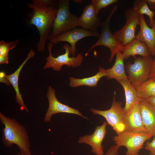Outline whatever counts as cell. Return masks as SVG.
Returning a JSON list of instances; mask_svg holds the SVG:
<instances>
[{"mask_svg": "<svg viewBox=\"0 0 155 155\" xmlns=\"http://www.w3.org/2000/svg\"><path fill=\"white\" fill-rule=\"evenodd\" d=\"M26 5L32 9L31 13L28 15L26 23L33 25L37 29L39 39L37 44L39 52L44 51L46 44L51 34L53 22L55 18L57 4L46 6L33 3H26Z\"/></svg>", "mask_w": 155, "mask_h": 155, "instance_id": "obj_1", "label": "cell"}, {"mask_svg": "<svg viewBox=\"0 0 155 155\" xmlns=\"http://www.w3.org/2000/svg\"><path fill=\"white\" fill-rule=\"evenodd\" d=\"M0 121L4 125L1 140L6 147L17 145L24 155H32L28 133L25 127L15 119L0 113Z\"/></svg>", "mask_w": 155, "mask_h": 155, "instance_id": "obj_2", "label": "cell"}, {"mask_svg": "<svg viewBox=\"0 0 155 155\" xmlns=\"http://www.w3.org/2000/svg\"><path fill=\"white\" fill-rule=\"evenodd\" d=\"M69 0H59L57 13L48 40L79 26L78 17L69 10Z\"/></svg>", "mask_w": 155, "mask_h": 155, "instance_id": "obj_3", "label": "cell"}, {"mask_svg": "<svg viewBox=\"0 0 155 155\" xmlns=\"http://www.w3.org/2000/svg\"><path fill=\"white\" fill-rule=\"evenodd\" d=\"M154 60L150 56L135 58L134 63L128 62L125 65L128 79L135 87L137 86L149 78Z\"/></svg>", "mask_w": 155, "mask_h": 155, "instance_id": "obj_4", "label": "cell"}, {"mask_svg": "<svg viewBox=\"0 0 155 155\" xmlns=\"http://www.w3.org/2000/svg\"><path fill=\"white\" fill-rule=\"evenodd\" d=\"M153 135L148 133L131 132L125 131L114 136L115 143L120 147H125L126 155H140L139 152L144 143Z\"/></svg>", "mask_w": 155, "mask_h": 155, "instance_id": "obj_5", "label": "cell"}, {"mask_svg": "<svg viewBox=\"0 0 155 155\" xmlns=\"http://www.w3.org/2000/svg\"><path fill=\"white\" fill-rule=\"evenodd\" d=\"M118 8L115 5L106 20L101 23V32L98 41L86 53V56L93 48L97 46H103L108 48L111 52L109 61L111 62L115 56L120 51L123 46L113 34L110 28L111 19Z\"/></svg>", "mask_w": 155, "mask_h": 155, "instance_id": "obj_6", "label": "cell"}, {"mask_svg": "<svg viewBox=\"0 0 155 155\" xmlns=\"http://www.w3.org/2000/svg\"><path fill=\"white\" fill-rule=\"evenodd\" d=\"M122 102L113 98L112 105L108 109L102 111L93 108L90 111L94 115H98L104 117L108 124L111 126L119 135L125 131L124 119L125 114L122 107Z\"/></svg>", "mask_w": 155, "mask_h": 155, "instance_id": "obj_7", "label": "cell"}, {"mask_svg": "<svg viewBox=\"0 0 155 155\" xmlns=\"http://www.w3.org/2000/svg\"><path fill=\"white\" fill-rule=\"evenodd\" d=\"M54 44L51 43H48V49L49 55L46 58V61L43 68H52L55 71H60L64 65L76 67L80 66L82 64L83 57L81 54H79L76 57H69L71 52L70 46L67 44H65L63 46V49L65 51L64 54L58 55L56 57H53L52 54V50Z\"/></svg>", "mask_w": 155, "mask_h": 155, "instance_id": "obj_8", "label": "cell"}, {"mask_svg": "<svg viewBox=\"0 0 155 155\" xmlns=\"http://www.w3.org/2000/svg\"><path fill=\"white\" fill-rule=\"evenodd\" d=\"M126 23L120 30L114 32L113 35L123 46L135 38L137 26L140 25V16L133 8L126 9L124 12Z\"/></svg>", "mask_w": 155, "mask_h": 155, "instance_id": "obj_9", "label": "cell"}, {"mask_svg": "<svg viewBox=\"0 0 155 155\" xmlns=\"http://www.w3.org/2000/svg\"><path fill=\"white\" fill-rule=\"evenodd\" d=\"M46 97L48 100L49 105L48 110L44 115V122H49L53 115L59 113L75 114L88 119L87 117L83 115L79 110L60 102L56 97L55 89L50 86H49Z\"/></svg>", "mask_w": 155, "mask_h": 155, "instance_id": "obj_10", "label": "cell"}, {"mask_svg": "<svg viewBox=\"0 0 155 155\" xmlns=\"http://www.w3.org/2000/svg\"><path fill=\"white\" fill-rule=\"evenodd\" d=\"M100 36L98 32H92L82 28H76L53 38L49 41L54 44L61 42L69 43L71 45L70 53L74 57L76 51L75 45L78 41L88 36L99 37Z\"/></svg>", "mask_w": 155, "mask_h": 155, "instance_id": "obj_11", "label": "cell"}, {"mask_svg": "<svg viewBox=\"0 0 155 155\" xmlns=\"http://www.w3.org/2000/svg\"><path fill=\"white\" fill-rule=\"evenodd\" d=\"M107 125L106 121H104L101 125L96 127L92 134L80 137L78 142L90 146L92 148L91 152L96 155H104V147L102 143L107 133L106 128Z\"/></svg>", "mask_w": 155, "mask_h": 155, "instance_id": "obj_12", "label": "cell"}, {"mask_svg": "<svg viewBox=\"0 0 155 155\" xmlns=\"http://www.w3.org/2000/svg\"><path fill=\"white\" fill-rule=\"evenodd\" d=\"M124 124L125 131L139 133H147L142 122L139 103L125 114Z\"/></svg>", "mask_w": 155, "mask_h": 155, "instance_id": "obj_13", "label": "cell"}, {"mask_svg": "<svg viewBox=\"0 0 155 155\" xmlns=\"http://www.w3.org/2000/svg\"><path fill=\"white\" fill-rule=\"evenodd\" d=\"M78 21L79 26L82 28L94 32H98L102 23L91 3L85 7L82 14L78 17Z\"/></svg>", "mask_w": 155, "mask_h": 155, "instance_id": "obj_14", "label": "cell"}, {"mask_svg": "<svg viewBox=\"0 0 155 155\" xmlns=\"http://www.w3.org/2000/svg\"><path fill=\"white\" fill-rule=\"evenodd\" d=\"M144 125L148 133L155 136V107L145 99L139 103Z\"/></svg>", "mask_w": 155, "mask_h": 155, "instance_id": "obj_15", "label": "cell"}, {"mask_svg": "<svg viewBox=\"0 0 155 155\" xmlns=\"http://www.w3.org/2000/svg\"><path fill=\"white\" fill-rule=\"evenodd\" d=\"M140 30L136 38L145 43L151 54L154 56L155 52V28H150L147 24L143 15L140 16Z\"/></svg>", "mask_w": 155, "mask_h": 155, "instance_id": "obj_16", "label": "cell"}, {"mask_svg": "<svg viewBox=\"0 0 155 155\" xmlns=\"http://www.w3.org/2000/svg\"><path fill=\"white\" fill-rule=\"evenodd\" d=\"M35 54V53L32 49H31L28 55L20 65L18 69L12 73L7 75L6 74V77L8 81L11 84L16 94V101L20 106L21 110L24 109L26 112H29V110L26 106L20 93L18 86V78L21 71L23 67L30 59L33 58Z\"/></svg>", "mask_w": 155, "mask_h": 155, "instance_id": "obj_17", "label": "cell"}, {"mask_svg": "<svg viewBox=\"0 0 155 155\" xmlns=\"http://www.w3.org/2000/svg\"><path fill=\"white\" fill-rule=\"evenodd\" d=\"M120 51L124 59H127L130 56L135 58V56L138 55L145 57L151 54L146 44L136 38L123 46Z\"/></svg>", "mask_w": 155, "mask_h": 155, "instance_id": "obj_18", "label": "cell"}, {"mask_svg": "<svg viewBox=\"0 0 155 155\" xmlns=\"http://www.w3.org/2000/svg\"><path fill=\"white\" fill-rule=\"evenodd\" d=\"M118 82L122 85L124 90L125 104L123 109L126 114L135 105L139 104L142 99L138 96L135 88L128 78Z\"/></svg>", "mask_w": 155, "mask_h": 155, "instance_id": "obj_19", "label": "cell"}, {"mask_svg": "<svg viewBox=\"0 0 155 155\" xmlns=\"http://www.w3.org/2000/svg\"><path fill=\"white\" fill-rule=\"evenodd\" d=\"M116 59L113 66L106 69L107 78L115 79L117 82L128 78L125 69L124 59L121 51L116 54Z\"/></svg>", "mask_w": 155, "mask_h": 155, "instance_id": "obj_20", "label": "cell"}, {"mask_svg": "<svg viewBox=\"0 0 155 155\" xmlns=\"http://www.w3.org/2000/svg\"><path fill=\"white\" fill-rule=\"evenodd\" d=\"M106 76V69L99 66L98 72L93 76L81 79L70 77L69 86L72 88L82 86L91 87L96 86L102 77Z\"/></svg>", "mask_w": 155, "mask_h": 155, "instance_id": "obj_21", "label": "cell"}, {"mask_svg": "<svg viewBox=\"0 0 155 155\" xmlns=\"http://www.w3.org/2000/svg\"><path fill=\"white\" fill-rule=\"evenodd\" d=\"M135 87L138 96L142 99L146 100L155 96V76L149 78L140 85Z\"/></svg>", "mask_w": 155, "mask_h": 155, "instance_id": "obj_22", "label": "cell"}, {"mask_svg": "<svg viewBox=\"0 0 155 155\" xmlns=\"http://www.w3.org/2000/svg\"><path fill=\"white\" fill-rule=\"evenodd\" d=\"M133 9L140 16L146 14L150 20V24L152 28H155V20L154 17L155 12L152 11L146 0H136L133 4Z\"/></svg>", "mask_w": 155, "mask_h": 155, "instance_id": "obj_23", "label": "cell"}, {"mask_svg": "<svg viewBox=\"0 0 155 155\" xmlns=\"http://www.w3.org/2000/svg\"><path fill=\"white\" fill-rule=\"evenodd\" d=\"M20 40L7 42L3 40L0 41V64H8L9 51L16 47Z\"/></svg>", "mask_w": 155, "mask_h": 155, "instance_id": "obj_24", "label": "cell"}, {"mask_svg": "<svg viewBox=\"0 0 155 155\" xmlns=\"http://www.w3.org/2000/svg\"><path fill=\"white\" fill-rule=\"evenodd\" d=\"M91 4L98 16L100 10L111 4L117 2V0H92Z\"/></svg>", "mask_w": 155, "mask_h": 155, "instance_id": "obj_25", "label": "cell"}, {"mask_svg": "<svg viewBox=\"0 0 155 155\" xmlns=\"http://www.w3.org/2000/svg\"><path fill=\"white\" fill-rule=\"evenodd\" d=\"M145 149L150 152L149 155H155V136L151 142H147Z\"/></svg>", "mask_w": 155, "mask_h": 155, "instance_id": "obj_26", "label": "cell"}, {"mask_svg": "<svg viewBox=\"0 0 155 155\" xmlns=\"http://www.w3.org/2000/svg\"><path fill=\"white\" fill-rule=\"evenodd\" d=\"M120 147L116 144L111 146L105 155H118V150Z\"/></svg>", "mask_w": 155, "mask_h": 155, "instance_id": "obj_27", "label": "cell"}, {"mask_svg": "<svg viewBox=\"0 0 155 155\" xmlns=\"http://www.w3.org/2000/svg\"><path fill=\"white\" fill-rule=\"evenodd\" d=\"M0 81L1 82L5 83L7 86L11 84L7 79L6 74L3 71H1L0 73Z\"/></svg>", "mask_w": 155, "mask_h": 155, "instance_id": "obj_28", "label": "cell"}, {"mask_svg": "<svg viewBox=\"0 0 155 155\" xmlns=\"http://www.w3.org/2000/svg\"><path fill=\"white\" fill-rule=\"evenodd\" d=\"M154 56H155L154 59V60L151 69L150 75L149 78H152L155 76V52Z\"/></svg>", "mask_w": 155, "mask_h": 155, "instance_id": "obj_29", "label": "cell"}, {"mask_svg": "<svg viewBox=\"0 0 155 155\" xmlns=\"http://www.w3.org/2000/svg\"><path fill=\"white\" fill-rule=\"evenodd\" d=\"M149 4V7L150 9H155V0H146Z\"/></svg>", "mask_w": 155, "mask_h": 155, "instance_id": "obj_30", "label": "cell"}, {"mask_svg": "<svg viewBox=\"0 0 155 155\" xmlns=\"http://www.w3.org/2000/svg\"><path fill=\"white\" fill-rule=\"evenodd\" d=\"M146 100L155 107V96L150 97Z\"/></svg>", "mask_w": 155, "mask_h": 155, "instance_id": "obj_31", "label": "cell"}, {"mask_svg": "<svg viewBox=\"0 0 155 155\" xmlns=\"http://www.w3.org/2000/svg\"><path fill=\"white\" fill-rule=\"evenodd\" d=\"M73 1L76 3L81 4L83 1L82 0H73Z\"/></svg>", "mask_w": 155, "mask_h": 155, "instance_id": "obj_32", "label": "cell"}, {"mask_svg": "<svg viewBox=\"0 0 155 155\" xmlns=\"http://www.w3.org/2000/svg\"><path fill=\"white\" fill-rule=\"evenodd\" d=\"M17 155H23V154H21V153H18V154Z\"/></svg>", "mask_w": 155, "mask_h": 155, "instance_id": "obj_33", "label": "cell"}]
</instances>
